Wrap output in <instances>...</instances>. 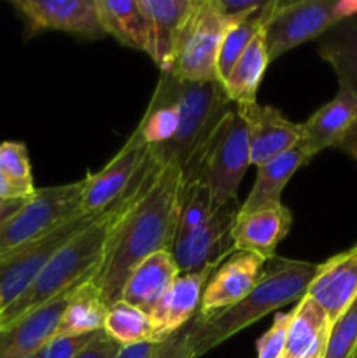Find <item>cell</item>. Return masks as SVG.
<instances>
[{
	"label": "cell",
	"mask_w": 357,
	"mask_h": 358,
	"mask_svg": "<svg viewBox=\"0 0 357 358\" xmlns=\"http://www.w3.org/2000/svg\"><path fill=\"white\" fill-rule=\"evenodd\" d=\"M273 6H275V0H266L265 6L258 13H254L247 20L240 21V23L230 24L226 28L223 41H220L219 55H217V79H219L220 84L226 80V77L230 76L238 59L247 51L251 42L261 31H265L270 16H272Z\"/></svg>",
	"instance_id": "83f0119b"
},
{
	"label": "cell",
	"mask_w": 357,
	"mask_h": 358,
	"mask_svg": "<svg viewBox=\"0 0 357 358\" xmlns=\"http://www.w3.org/2000/svg\"><path fill=\"white\" fill-rule=\"evenodd\" d=\"M332 149L340 150V152H343L345 156H349L350 159L357 161V114L356 117H354L350 128L346 129L345 135L338 140V143H336Z\"/></svg>",
	"instance_id": "f35d334b"
},
{
	"label": "cell",
	"mask_w": 357,
	"mask_h": 358,
	"mask_svg": "<svg viewBox=\"0 0 357 358\" xmlns=\"http://www.w3.org/2000/svg\"><path fill=\"white\" fill-rule=\"evenodd\" d=\"M97 332L79 336H65V338H52L46 345L44 358H77L84 352L88 345L94 339Z\"/></svg>",
	"instance_id": "836d02e7"
},
{
	"label": "cell",
	"mask_w": 357,
	"mask_h": 358,
	"mask_svg": "<svg viewBox=\"0 0 357 358\" xmlns=\"http://www.w3.org/2000/svg\"><path fill=\"white\" fill-rule=\"evenodd\" d=\"M290 315H293V311H289V313H276L272 327L259 338L258 358H284Z\"/></svg>",
	"instance_id": "d6a6232c"
},
{
	"label": "cell",
	"mask_w": 357,
	"mask_h": 358,
	"mask_svg": "<svg viewBox=\"0 0 357 358\" xmlns=\"http://www.w3.org/2000/svg\"><path fill=\"white\" fill-rule=\"evenodd\" d=\"M74 290L62 294L27 317L0 329V358H27L44 350L55 338Z\"/></svg>",
	"instance_id": "2e32d148"
},
{
	"label": "cell",
	"mask_w": 357,
	"mask_h": 358,
	"mask_svg": "<svg viewBox=\"0 0 357 358\" xmlns=\"http://www.w3.org/2000/svg\"><path fill=\"white\" fill-rule=\"evenodd\" d=\"M329 320L324 308L310 296L301 297L290 315L284 358H308L326 350Z\"/></svg>",
	"instance_id": "603a6c76"
},
{
	"label": "cell",
	"mask_w": 357,
	"mask_h": 358,
	"mask_svg": "<svg viewBox=\"0 0 357 358\" xmlns=\"http://www.w3.org/2000/svg\"><path fill=\"white\" fill-rule=\"evenodd\" d=\"M245 121L251 145V164L261 166L287 152L303 138V126L289 121L279 108L255 103L237 105Z\"/></svg>",
	"instance_id": "4fadbf2b"
},
{
	"label": "cell",
	"mask_w": 357,
	"mask_h": 358,
	"mask_svg": "<svg viewBox=\"0 0 357 358\" xmlns=\"http://www.w3.org/2000/svg\"><path fill=\"white\" fill-rule=\"evenodd\" d=\"M86 180L37 189L0 227V259L44 236L70 217L79 215Z\"/></svg>",
	"instance_id": "8992f818"
},
{
	"label": "cell",
	"mask_w": 357,
	"mask_h": 358,
	"mask_svg": "<svg viewBox=\"0 0 357 358\" xmlns=\"http://www.w3.org/2000/svg\"><path fill=\"white\" fill-rule=\"evenodd\" d=\"M192 320L188 325H184L181 331L172 334L168 339H164L160 352L154 358H196L191 341Z\"/></svg>",
	"instance_id": "d590c367"
},
{
	"label": "cell",
	"mask_w": 357,
	"mask_h": 358,
	"mask_svg": "<svg viewBox=\"0 0 357 358\" xmlns=\"http://www.w3.org/2000/svg\"><path fill=\"white\" fill-rule=\"evenodd\" d=\"M156 164L158 161L154 159L149 145L146 159H144L140 170L136 171L130 187L114 203L102 210L86 229L80 231L77 236H74L69 243L63 245L56 252L55 257L42 269L30 289L0 315V329L27 317L28 313L38 310L49 301L56 299L69 290L77 289L83 283L91 282L97 276L98 269L104 262L105 248H107L112 229L118 224L119 217L140 194Z\"/></svg>",
	"instance_id": "7a4b0ae2"
},
{
	"label": "cell",
	"mask_w": 357,
	"mask_h": 358,
	"mask_svg": "<svg viewBox=\"0 0 357 358\" xmlns=\"http://www.w3.org/2000/svg\"><path fill=\"white\" fill-rule=\"evenodd\" d=\"M30 196L31 192L13 184L6 175L0 173V199H4V201H18V199H28Z\"/></svg>",
	"instance_id": "ab89813d"
},
{
	"label": "cell",
	"mask_w": 357,
	"mask_h": 358,
	"mask_svg": "<svg viewBox=\"0 0 357 358\" xmlns=\"http://www.w3.org/2000/svg\"><path fill=\"white\" fill-rule=\"evenodd\" d=\"M0 173L6 175L13 184L34 194L37 189L31 177V164L27 145L21 142L0 143Z\"/></svg>",
	"instance_id": "1f68e13d"
},
{
	"label": "cell",
	"mask_w": 357,
	"mask_h": 358,
	"mask_svg": "<svg viewBox=\"0 0 357 358\" xmlns=\"http://www.w3.org/2000/svg\"><path fill=\"white\" fill-rule=\"evenodd\" d=\"M357 114V94L349 87L340 86L338 93L308 117L303 124V143L310 156L335 147L346 133Z\"/></svg>",
	"instance_id": "44dd1931"
},
{
	"label": "cell",
	"mask_w": 357,
	"mask_h": 358,
	"mask_svg": "<svg viewBox=\"0 0 357 358\" xmlns=\"http://www.w3.org/2000/svg\"><path fill=\"white\" fill-rule=\"evenodd\" d=\"M212 273V268H205L178 275L174 285L149 313L156 343H163L196 317V311H200L202 304L203 290Z\"/></svg>",
	"instance_id": "e0dca14e"
},
{
	"label": "cell",
	"mask_w": 357,
	"mask_h": 358,
	"mask_svg": "<svg viewBox=\"0 0 357 358\" xmlns=\"http://www.w3.org/2000/svg\"><path fill=\"white\" fill-rule=\"evenodd\" d=\"M318 41V56L332 66L340 86L357 94V20H342Z\"/></svg>",
	"instance_id": "d4e9b609"
},
{
	"label": "cell",
	"mask_w": 357,
	"mask_h": 358,
	"mask_svg": "<svg viewBox=\"0 0 357 358\" xmlns=\"http://www.w3.org/2000/svg\"><path fill=\"white\" fill-rule=\"evenodd\" d=\"M308 358H324V352H318V353H315V355H312Z\"/></svg>",
	"instance_id": "f6af8a7d"
},
{
	"label": "cell",
	"mask_w": 357,
	"mask_h": 358,
	"mask_svg": "<svg viewBox=\"0 0 357 358\" xmlns=\"http://www.w3.org/2000/svg\"><path fill=\"white\" fill-rule=\"evenodd\" d=\"M27 358H44V350H41V352L34 353V355H30V357H27Z\"/></svg>",
	"instance_id": "7bdbcfd3"
},
{
	"label": "cell",
	"mask_w": 357,
	"mask_h": 358,
	"mask_svg": "<svg viewBox=\"0 0 357 358\" xmlns=\"http://www.w3.org/2000/svg\"><path fill=\"white\" fill-rule=\"evenodd\" d=\"M119 348H121V345L114 341L107 332L98 331L93 341L84 348V352L77 358H114L118 355Z\"/></svg>",
	"instance_id": "8d00e7d4"
},
{
	"label": "cell",
	"mask_w": 357,
	"mask_h": 358,
	"mask_svg": "<svg viewBox=\"0 0 357 358\" xmlns=\"http://www.w3.org/2000/svg\"><path fill=\"white\" fill-rule=\"evenodd\" d=\"M332 0H275L272 16L265 31V44L270 62L280 58L290 49L322 37L338 23Z\"/></svg>",
	"instance_id": "9c48e42d"
},
{
	"label": "cell",
	"mask_w": 357,
	"mask_h": 358,
	"mask_svg": "<svg viewBox=\"0 0 357 358\" xmlns=\"http://www.w3.org/2000/svg\"><path fill=\"white\" fill-rule=\"evenodd\" d=\"M97 9L105 35L126 48L149 52V30L139 0H97Z\"/></svg>",
	"instance_id": "cb8c5ba5"
},
{
	"label": "cell",
	"mask_w": 357,
	"mask_h": 358,
	"mask_svg": "<svg viewBox=\"0 0 357 358\" xmlns=\"http://www.w3.org/2000/svg\"><path fill=\"white\" fill-rule=\"evenodd\" d=\"M307 296L317 301L332 322L357 297V245L318 264Z\"/></svg>",
	"instance_id": "d6986e66"
},
{
	"label": "cell",
	"mask_w": 357,
	"mask_h": 358,
	"mask_svg": "<svg viewBox=\"0 0 357 358\" xmlns=\"http://www.w3.org/2000/svg\"><path fill=\"white\" fill-rule=\"evenodd\" d=\"M181 168L158 163L135 201L119 217L93 283L107 306L121 299L133 269L156 252H172L181 205Z\"/></svg>",
	"instance_id": "6da1fadb"
},
{
	"label": "cell",
	"mask_w": 357,
	"mask_h": 358,
	"mask_svg": "<svg viewBox=\"0 0 357 358\" xmlns=\"http://www.w3.org/2000/svg\"><path fill=\"white\" fill-rule=\"evenodd\" d=\"M357 14V0H340L335 3V16L338 21L350 20Z\"/></svg>",
	"instance_id": "60d3db41"
},
{
	"label": "cell",
	"mask_w": 357,
	"mask_h": 358,
	"mask_svg": "<svg viewBox=\"0 0 357 358\" xmlns=\"http://www.w3.org/2000/svg\"><path fill=\"white\" fill-rule=\"evenodd\" d=\"M270 58L266 51L265 35L261 34L251 42L247 51L241 55L237 65L223 83V90L226 93L227 100L233 105H248L255 103L259 84L265 77L266 66Z\"/></svg>",
	"instance_id": "4316f807"
},
{
	"label": "cell",
	"mask_w": 357,
	"mask_h": 358,
	"mask_svg": "<svg viewBox=\"0 0 357 358\" xmlns=\"http://www.w3.org/2000/svg\"><path fill=\"white\" fill-rule=\"evenodd\" d=\"M350 358H357V348H356V350H354V353H352V357H350Z\"/></svg>",
	"instance_id": "bcb514c9"
},
{
	"label": "cell",
	"mask_w": 357,
	"mask_h": 358,
	"mask_svg": "<svg viewBox=\"0 0 357 358\" xmlns=\"http://www.w3.org/2000/svg\"><path fill=\"white\" fill-rule=\"evenodd\" d=\"M34 196V194H31ZM30 196V198H31ZM24 203H27V199H20V201H14V203H10L9 206H6V208H2L0 210V227L4 226V224L7 222V220L10 219V217L14 215V213L18 212V210L21 208V206L24 205Z\"/></svg>",
	"instance_id": "b9f144b4"
},
{
	"label": "cell",
	"mask_w": 357,
	"mask_h": 358,
	"mask_svg": "<svg viewBox=\"0 0 357 358\" xmlns=\"http://www.w3.org/2000/svg\"><path fill=\"white\" fill-rule=\"evenodd\" d=\"M104 331L121 346L146 341L156 343L149 315L125 301H118L108 306Z\"/></svg>",
	"instance_id": "f1b7e54d"
},
{
	"label": "cell",
	"mask_w": 357,
	"mask_h": 358,
	"mask_svg": "<svg viewBox=\"0 0 357 358\" xmlns=\"http://www.w3.org/2000/svg\"><path fill=\"white\" fill-rule=\"evenodd\" d=\"M18 201H20V199H18ZM10 203H14V201H4V199H0V210L6 208V206H9Z\"/></svg>",
	"instance_id": "ee69618b"
},
{
	"label": "cell",
	"mask_w": 357,
	"mask_h": 358,
	"mask_svg": "<svg viewBox=\"0 0 357 358\" xmlns=\"http://www.w3.org/2000/svg\"><path fill=\"white\" fill-rule=\"evenodd\" d=\"M149 150L142 136V129L136 126L122 149L97 173L86 175V187L83 194V213H98L114 203L135 178Z\"/></svg>",
	"instance_id": "7c38bea8"
},
{
	"label": "cell",
	"mask_w": 357,
	"mask_h": 358,
	"mask_svg": "<svg viewBox=\"0 0 357 358\" xmlns=\"http://www.w3.org/2000/svg\"><path fill=\"white\" fill-rule=\"evenodd\" d=\"M293 213L284 203L248 213L238 212L233 226L234 252H252L265 261L275 257L280 241L289 234Z\"/></svg>",
	"instance_id": "ac0fdd59"
},
{
	"label": "cell",
	"mask_w": 357,
	"mask_h": 358,
	"mask_svg": "<svg viewBox=\"0 0 357 358\" xmlns=\"http://www.w3.org/2000/svg\"><path fill=\"white\" fill-rule=\"evenodd\" d=\"M98 213H79L70 217L48 234L0 259V315L30 289L56 252L86 229Z\"/></svg>",
	"instance_id": "52a82bcc"
},
{
	"label": "cell",
	"mask_w": 357,
	"mask_h": 358,
	"mask_svg": "<svg viewBox=\"0 0 357 358\" xmlns=\"http://www.w3.org/2000/svg\"><path fill=\"white\" fill-rule=\"evenodd\" d=\"M265 264V259L252 252H234L217 266L203 290L200 317H212L244 301L258 283Z\"/></svg>",
	"instance_id": "5bb4252c"
},
{
	"label": "cell",
	"mask_w": 357,
	"mask_h": 358,
	"mask_svg": "<svg viewBox=\"0 0 357 358\" xmlns=\"http://www.w3.org/2000/svg\"><path fill=\"white\" fill-rule=\"evenodd\" d=\"M317 269L318 264L276 255L266 261L258 283L244 301L212 317L196 315L191 327V341L196 358L205 355L265 315L307 296Z\"/></svg>",
	"instance_id": "3957f363"
},
{
	"label": "cell",
	"mask_w": 357,
	"mask_h": 358,
	"mask_svg": "<svg viewBox=\"0 0 357 358\" xmlns=\"http://www.w3.org/2000/svg\"><path fill=\"white\" fill-rule=\"evenodd\" d=\"M13 6L24 20L28 35L58 30L84 41L105 37L97 0H14Z\"/></svg>",
	"instance_id": "8fae6325"
},
{
	"label": "cell",
	"mask_w": 357,
	"mask_h": 358,
	"mask_svg": "<svg viewBox=\"0 0 357 358\" xmlns=\"http://www.w3.org/2000/svg\"><path fill=\"white\" fill-rule=\"evenodd\" d=\"M161 345H163V343H154V341L126 345L119 348L118 355L114 358H154L158 355V352H160Z\"/></svg>",
	"instance_id": "74e56055"
},
{
	"label": "cell",
	"mask_w": 357,
	"mask_h": 358,
	"mask_svg": "<svg viewBox=\"0 0 357 358\" xmlns=\"http://www.w3.org/2000/svg\"><path fill=\"white\" fill-rule=\"evenodd\" d=\"M226 28L214 0H195L178 41L172 76L192 83H219L217 55Z\"/></svg>",
	"instance_id": "ba28073f"
},
{
	"label": "cell",
	"mask_w": 357,
	"mask_h": 358,
	"mask_svg": "<svg viewBox=\"0 0 357 358\" xmlns=\"http://www.w3.org/2000/svg\"><path fill=\"white\" fill-rule=\"evenodd\" d=\"M310 159V152H308L307 145L301 138V142L294 145L293 149L280 154L279 157L268 161V163L261 164L258 168L254 187L248 192L244 205L240 206V213H248L254 212V210L265 208V206L275 205V203H282L280 196H282L287 182Z\"/></svg>",
	"instance_id": "7402d4cb"
},
{
	"label": "cell",
	"mask_w": 357,
	"mask_h": 358,
	"mask_svg": "<svg viewBox=\"0 0 357 358\" xmlns=\"http://www.w3.org/2000/svg\"><path fill=\"white\" fill-rule=\"evenodd\" d=\"M108 306L102 299L98 287L91 282L83 283L70 294L69 304L62 315L55 338L91 334L104 331Z\"/></svg>",
	"instance_id": "484cf974"
},
{
	"label": "cell",
	"mask_w": 357,
	"mask_h": 358,
	"mask_svg": "<svg viewBox=\"0 0 357 358\" xmlns=\"http://www.w3.org/2000/svg\"><path fill=\"white\" fill-rule=\"evenodd\" d=\"M139 6L149 30L147 55L160 66L161 73H172L178 41L195 0H139Z\"/></svg>",
	"instance_id": "9a60e30c"
},
{
	"label": "cell",
	"mask_w": 357,
	"mask_h": 358,
	"mask_svg": "<svg viewBox=\"0 0 357 358\" xmlns=\"http://www.w3.org/2000/svg\"><path fill=\"white\" fill-rule=\"evenodd\" d=\"M357 348V297L329 327L324 358H350Z\"/></svg>",
	"instance_id": "4dcf8cb0"
},
{
	"label": "cell",
	"mask_w": 357,
	"mask_h": 358,
	"mask_svg": "<svg viewBox=\"0 0 357 358\" xmlns=\"http://www.w3.org/2000/svg\"><path fill=\"white\" fill-rule=\"evenodd\" d=\"M214 2H216V7L224 23L230 27V24L240 23L254 13H258L265 6L266 0H214Z\"/></svg>",
	"instance_id": "e575fe53"
},
{
	"label": "cell",
	"mask_w": 357,
	"mask_h": 358,
	"mask_svg": "<svg viewBox=\"0 0 357 358\" xmlns=\"http://www.w3.org/2000/svg\"><path fill=\"white\" fill-rule=\"evenodd\" d=\"M251 166V145L245 121L237 105L224 115L209 140L181 168L182 187L203 182L210 189L214 208L237 198L245 171Z\"/></svg>",
	"instance_id": "277c9868"
},
{
	"label": "cell",
	"mask_w": 357,
	"mask_h": 358,
	"mask_svg": "<svg viewBox=\"0 0 357 358\" xmlns=\"http://www.w3.org/2000/svg\"><path fill=\"white\" fill-rule=\"evenodd\" d=\"M240 206L238 198L230 199L220 205L198 229L175 240L172 254L181 269V275L205 268L216 269L223 259L233 254V226Z\"/></svg>",
	"instance_id": "30bf717a"
},
{
	"label": "cell",
	"mask_w": 357,
	"mask_h": 358,
	"mask_svg": "<svg viewBox=\"0 0 357 358\" xmlns=\"http://www.w3.org/2000/svg\"><path fill=\"white\" fill-rule=\"evenodd\" d=\"M181 275L172 252H156L144 259L128 276L121 299L149 315Z\"/></svg>",
	"instance_id": "ffe728a7"
},
{
	"label": "cell",
	"mask_w": 357,
	"mask_h": 358,
	"mask_svg": "<svg viewBox=\"0 0 357 358\" xmlns=\"http://www.w3.org/2000/svg\"><path fill=\"white\" fill-rule=\"evenodd\" d=\"M174 90L181 114L178 131L174 140L150 145V150L158 163H175L182 168L234 105L227 100L220 83H192L175 77Z\"/></svg>",
	"instance_id": "5b68a950"
},
{
	"label": "cell",
	"mask_w": 357,
	"mask_h": 358,
	"mask_svg": "<svg viewBox=\"0 0 357 358\" xmlns=\"http://www.w3.org/2000/svg\"><path fill=\"white\" fill-rule=\"evenodd\" d=\"M216 212L212 201V194L206 184L198 182V184L188 185L181 189V205H178V219H177V238L188 236L195 229H198L202 224L212 217Z\"/></svg>",
	"instance_id": "f546056e"
}]
</instances>
